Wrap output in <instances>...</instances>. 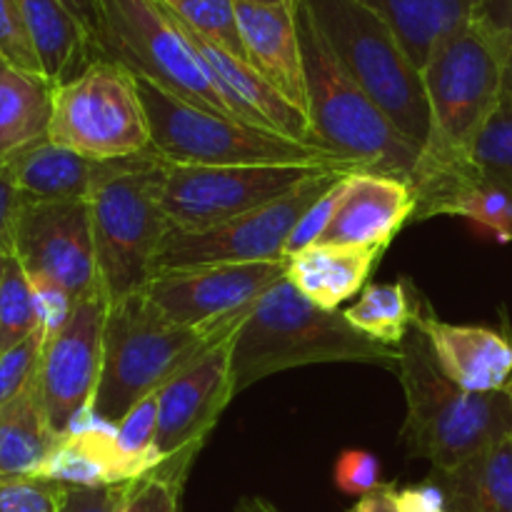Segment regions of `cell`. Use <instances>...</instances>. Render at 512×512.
Here are the masks:
<instances>
[{"label": "cell", "mask_w": 512, "mask_h": 512, "mask_svg": "<svg viewBox=\"0 0 512 512\" xmlns=\"http://www.w3.org/2000/svg\"><path fill=\"white\" fill-rule=\"evenodd\" d=\"M393 505L398 512H448L445 490L433 478L410 488H393Z\"/></svg>", "instance_id": "obj_40"}, {"label": "cell", "mask_w": 512, "mask_h": 512, "mask_svg": "<svg viewBox=\"0 0 512 512\" xmlns=\"http://www.w3.org/2000/svg\"><path fill=\"white\" fill-rule=\"evenodd\" d=\"M160 3L175 15L180 25L248 60L235 20V0H160Z\"/></svg>", "instance_id": "obj_31"}, {"label": "cell", "mask_w": 512, "mask_h": 512, "mask_svg": "<svg viewBox=\"0 0 512 512\" xmlns=\"http://www.w3.org/2000/svg\"><path fill=\"white\" fill-rule=\"evenodd\" d=\"M8 253H0V278H3V268H5V258H8Z\"/></svg>", "instance_id": "obj_46"}, {"label": "cell", "mask_w": 512, "mask_h": 512, "mask_svg": "<svg viewBox=\"0 0 512 512\" xmlns=\"http://www.w3.org/2000/svg\"><path fill=\"white\" fill-rule=\"evenodd\" d=\"M378 13L420 70L445 38L483 13L490 0H360Z\"/></svg>", "instance_id": "obj_25"}, {"label": "cell", "mask_w": 512, "mask_h": 512, "mask_svg": "<svg viewBox=\"0 0 512 512\" xmlns=\"http://www.w3.org/2000/svg\"><path fill=\"white\" fill-rule=\"evenodd\" d=\"M188 470V465L165 460L155 473L135 480L128 512H180V490Z\"/></svg>", "instance_id": "obj_33"}, {"label": "cell", "mask_w": 512, "mask_h": 512, "mask_svg": "<svg viewBox=\"0 0 512 512\" xmlns=\"http://www.w3.org/2000/svg\"><path fill=\"white\" fill-rule=\"evenodd\" d=\"M508 390H512V383H510V385H508Z\"/></svg>", "instance_id": "obj_48"}, {"label": "cell", "mask_w": 512, "mask_h": 512, "mask_svg": "<svg viewBox=\"0 0 512 512\" xmlns=\"http://www.w3.org/2000/svg\"><path fill=\"white\" fill-rule=\"evenodd\" d=\"M418 313V293L405 283L368 285L358 303L345 310V320L385 348H398L408 338Z\"/></svg>", "instance_id": "obj_29"}, {"label": "cell", "mask_w": 512, "mask_h": 512, "mask_svg": "<svg viewBox=\"0 0 512 512\" xmlns=\"http://www.w3.org/2000/svg\"><path fill=\"white\" fill-rule=\"evenodd\" d=\"M490 15L500 20L505 28L512 33V0H490L488 3ZM503 98H512V50H510V63H508V73H505V88H503Z\"/></svg>", "instance_id": "obj_44"}, {"label": "cell", "mask_w": 512, "mask_h": 512, "mask_svg": "<svg viewBox=\"0 0 512 512\" xmlns=\"http://www.w3.org/2000/svg\"><path fill=\"white\" fill-rule=\"evenodd\" d=\"M0 165H3V163H0Z\"/></svg>", "instance_id": "obj_49"}, {"label": "cell", "mask_w": 512, "mask_h": 512, "mask_svg": "<svg viewBox=\"0 0 512 512\" xmlns=\"http://www.w3.org/2000/svg\"><path fill=\"white\" fill-rule=\"evenodd\" d=\"M415 193L410 183L373 173L350 175V190L318 245L388 248L413 223Z\"/></svg>", "instance_id": "obj_21"}, {"label": "cell", "mask_w": 512, "mask_h": 512, "mask_svg": "<svg viewBox=\"0 0 512 512\" xmlns=\"http://www.w3.org/2000/svg\"><path fill=\"white\" fill-rule=\"evenodd\" d=\"M40 328L30 278L13 253H8L0 278V355L8 353Z\"/></svg>", "instance_id": "obj_30"}, {"label": "cell", "mask_w": 512, "mask_h": 512, "mask_svg": "<svg viewBox=\"0 0 512 512\" xmlns=\"http://www.w3.org/2000/svg\"><path fill=\"white\" fill-rule=\"evenodd\" d=\"M413 328L428 338L440 370L468 393H498L512 383V343L483 325L443 323L418 295Z\"/></svg>", "instance_id": "obj_18"}, {"label": "cell", "mask_w": 512, "mask_h": 512, "mask_svg": "<svg viewBox=\"0 0 512 512\" xmlns=\"http://www.w3.org/2000/svg\"><path fill=\"white\" fill-rule=\"evenodd\" d=\"M235 333L200 355L158 390V435L155 445L165 460L193 463L205 438L235 398Z\"/></svg>", "instance_id": "obj_16"}, {"label": "cell", "mask_w": 512, "mask_h": 512, "mask_svg": "<svg viewBox=\"0 0 512 512\" xmlns=\"http://www.w3.org/2000/svg\"><path fill=\"white\" fill-rule=\"evenodd\" d=\"M20 195L15 190L13 175H10L8 165H0V253L10 250V223H13L15 205H18Z\"/></svg>", "instance_id": "obj_41"}, {"label": "cell", "mask_w": 512, "mask_h": 512, "mask_svg": "<svg viewBox=\"0 0 512 512\" xmlns=\"http://www.w3.org/2000/svg\"><path fill=\"white\" fill-rule=\"evenodd\" d=\"M115 430L93 405L80 410L40 468L38 480L68 488H108L140 480L138 468L120 453Z\"/></svg>", "instance_id": "obj_20"}, {"label": "cell", "mask_w": 512, "mask_h": 512, "mask_svg": "<svg viewBox=\"0 0 512 512\" xmlns=\"http://www.w3.org/2000/svg\"><path fill=\"white\" fill-rule=\"evenodd\" d=\"M0 58H5L15 68L25 70V73L43 78L18 0H0Z\"/></svg>", "instance_id": "obj_37"}, {"label": "cell", "mask_w": 512, "mask_h": 512, "mask_svg": "<svg viewBox=\"0 0 512 512\" xmlns=\"http://www.w3.org/2000/svg\"><path fill=\"white\" fill-rule=\"evenodd\" d=\"M305 5L350 78L405 140L423 150L430 138L423 70L410 60L390 25L360 0H305Z\"/></svg>", "instance_id": "obj_7"}, {"label": "cell", "mask_w": 512, "mask_h": 512, "mask_svg": "<svg viewBox=\"0 0 512 512\" xmlns=\"http://www.w3.org/2000/svg\"><path fill=\"white\" fill-rule=\"evenodd\" d=\"M53 85L0 58V163L48 138Z\"/></svg>", "instance_id": "obj_27"}, {"label": "cell", "mask_w": 512, "mask_h": 512, "mask_svg": "<svg viewBox=\"0 0 512 512\" xmlns=\"http://www.w3.org/2000/svg\"><path fill=\"white\" fill-rule=\"evenodd\" d=\"M253 308L200 325H178L170 323L143 293L110 300L103 373L93 410L118 428L138 400L158 393L180 370L233 335Z\"/></svg>", "instance_id": "obj_3"}, {"label": "cell", "mask_w": 512, "mask_h": 512, "mask_svg": "<svg viewBox=\"0 0 512 512\" xmlns=\"http://www.w3.org/2000/svg\"><path fill=\"white\" fill-rule=\"evenodd\" d=\"M350 175H343V178H340L338 183L328 190V193L320 195V198L315 200L308 210H305L303 218L295 223L288 243H285V258L293 260L295 255H300L303 250L313 248V245H318L320 240H323V235L328 233L330 223H333V218L338 215L340 205H343L345 195H348Z\"/></svg>", "instance_id": "obj_34"}, {"label": "cell", "mask_w": 512, "mask_h": 512, "mask_svg": "<svg viewBox=\"0 0 512 512\" xmlns=\"http://www.w3.org/2000/svg\"><path fill=\"white\" fill-rule=\"evenodd\" d=\"M510 50L512 33L488 10L435 48L423 68L430 138L415 175L475 163L480 130L503 100Z\"/></svg>", "instance_id": "obj_1"}, {"label": "cell", "mask_w": 512, "mask_h": 512, "mask_svg": "<svg viewBox=\"0 0 512 512\" xmlns=\"http://www.w3.org/2000/svg\"><path fill=\"white\" fill-rule=\"evenodd\" d=\"M255 512H275V510H270V508H268V505L258 503V505H255Z\"/></svg>", "instance_id": "obj_47"}, {"label": "cell", "mask_w": 512, "mask_h": 512, "mask_svg": "<svg viewBox=\"0 0 512 512\" xmlns=\"http://www.w3.org/2000/svg\"><path fill=\"white\" fill-rule=\"evenodd\" d=\"M163 160L150 153L115 160L88 195L98 278L110 300L140 293L155 275V258L173 230L160 205Z\"/></svg>", "instance_id": "obj_6"}, {"label": "cell", "mask_w": 512, "mask_h": 512, "mask_svg": "<svg viewBox=\"0 0 512 512\" xmlns=\"http://www.w3.org/2000/svg\"><path fill=\"white\" fill-rule=\"evenodd\" d=\"M405 413L400 443L410 458L448 473L500 440L512 438V390L468 393L440 370L428 338L413 328L398 345Z\"/></svg>", "instance_id": "obj_2"}, {"label": "cell", "mask_w": 512, "mask_h": 512, "mask_svg": "<svg viewBox=\"0 0 512 512\" xmlns=\"http://www.w3.org/2000/svg\"><path fill=\"white\" fill-rule=\"evenodd\" d=\"M130 488L133 483L108 485V488H68L63 485L55 512H128Z\"/></svg>", "instance_id": "obj_39"}, {"label": "cell", "mask_w": 512, "mask_h": 512, "mask_svg": "<svg viewBox=\"0 0 512 512\" xmlns=\"http://www.w3.org/2000/svg\"><path fill=\"white\" fill-rule=\"evenodd\" d=\"M340 165H173L163 160L160 205L175 230H208L283 198ZM355 173V170H348Z\"/></svg>", "instance_id": "obj_11"}, {"label": "cell", "mask_w": 512, "mask_h": 512, "mask_svg": "<svg viewBox=\"0 0 512 512\" xmlns=\"http://www.w3.org/2000/svg\"><path fill=\"white\" fill-rule=\"evenodd\" d=\"M393 483H385L375 493L363 495L350 512H398L393 505Z\"/></svg>", "instance_id": "obj_43"}, {"label": "cell", "mask_w": 512, "mask_h": 512, "mask_svg": "<svg viewBox=\"0 0 512 512\" xmlns=\"http://www.w3.org/2000/svg\"><path fill=\"white\" fill-rule=\"evenodd\" d=\"M335 488L353 498H363V495L375 493L383 488V465H380L378 455L368 453V450L350 448L343 450L335 460L333 468Z\"/></svg>", "instance_id": "obj_36"}, {"label": "cell", "mask_w": 512, "mask_h": 512, "mask_svg": "<svg viewBox=\"0 0 512 512\" xmlns=\"http://www.w3.org/2000/svg\"><path fill=\"white\" fill-rule=\"evenodd\" d=\"M475 165L512 193V98H503L475 143Z\"/></svg>", "instance_id": "obj_32"}, {"label": "cell", "mask_w": 512, "mask_h": 512, "mask_svg": "<svg viewBox=\"0 0 512 512\" xmlns=\"http://www.w3.org/2000/svg\"><path fill=\"white\" fill-rule=\"evenodd\" d=\"M298 35L308 83V118L320 148L338 155L358 173L413 183L420 148L405 140L388 115L350 78L305 0L298 10Z\"/></svg>", "instance_id": "obj_5"}, {"label": "cell", "mask_w": 512, "mask_h": 512, "mask_svg": "<svg viewBox=\"0 0 512 512\" xmlns=\"http://www.w3.org/2000/svg\"><path fill=\"white\" fill-rule=\"evenodd\" d=\"M298 10L235 0V20L248 63L290 105L308 115V83L298 35Z\"/></svg>", "instance_id": "obj_19"}, {"label": "cell", "mask_w": 512, "mask_h": 512, "mask_svg": "<svg viewBox=\"0 0 512 512\" xmlns=\"http://www.w3.org/2000/svg\"><path fill=\"white\" fill-rule=\"evenodd\" d=\"M383 248L313 245L295 255L285 278L318 308L335 313L340 303L358 295L373 273Z\"/></svg>", "instance_id": "obj_24"}, {"label": "cell", "mask_w": 512, "mask_h": 512, "mask_svg": "<svg viewBox=\"0 0 512 512\" xmlns=\"http://www.w3.org/2000/svg\"><path fill=\"white\" fill-rule=\"evenodd\" d=\"M180 28H183L185 38L190 40L195 53H198V58L203 60L205 70L210 73L215 88L223 95L235 118L243 120V123L258 125V128H268L273 133L285 135V138L298 140V143L320 148L313 128H310L308 115H303L295 105H290L248 60L238 58L230 50H225L223 45L203 38V35L185 28V25H180Z\"/></svg>", "instance_id": "obj_17"}, {"label": "cell", "mask_w": 512, "mask_h": 512, "mask_svg": "<svg viewBox=\"0 0 512 512\" xmlns=\"http://www.w3.org/2000/svg\"><path fill=\"white\" fill-rule=\"evenodd\" d=\"M108 308L110 298L98 283L75 300L63 328L43 343L35 385L45 415L58 435L70 428L80 410L93 405L103 373Z\"/></svg>", "instance_id": "obj_14"}, {"label": "cell", "mask_w": 512, "mask_h": 512, "mask_svg": "<svg viewBox=\"0 0 512 512\" xmlns=\"http://www.w3.org/2000/svg\"><path fill=\"white\" fill-rule=\"evenodd\" d=\"M290 260L225 263L153 275L140 293L178 325H200L253 308L288 275Z\"/></svg>", "instance_id": "obj_15"}, {"label": "cell", "mask_w": 512, "mask_h": 512, "mask_svg": "<svg viewBox=\"0 0 512 512\" xmlns=\"http://www.w3.org/2000/svg\"><path fill=\"white\" fill-rule=\"evenodd\" d=\"M63 485L45 480H3L0 512H55Z\"/></svg>", "instance_id": "obj_38"}, {"label": "cell", "mask_w": 512, "mask_h": 512, "mask_svg": "<svg viewBox=\"0 0 512 512\" xmlns=\"http://www.w3.org/2000/svg\"><path fill=\"white\" fill-rule=\"evenodd\" d=\"M245 3H260V5H285V8H300L303 0H245Z\"/></svg>", "instance_id": "obj_45"}, {"label": "cell", "mask_w": 512, "mask_h": 512, "mask_svg": "<svg viewBox=\"0 0 512 512\" xmlns=\"http://www.w3.org/2000/svg\"><path fill=\"white\" fill-rule=\"evenodd\" d=\"M43 343L45 333L43 328H38L23 343H18L8 353L0 355V408L8 405L13 398H18L35 380L40 355H43Z\"/></svg>", "instance_id": "obj_35"}, {"label": "cell", "mask_w": 512, "mask_h": 512, "mask_svg": "<svg viewBox=\"0 0 512 512\" xmlns=\"http://www.w3.org/2000/svg\"><path fill=\"white\" fill-rule=\"evenodd\" d=\"M25 200H88L115 160H93L43 138L5 160Z\"/></svg>", "instance_id": "obj_22"}, {"label": "cell", "mask_w": 512, "mask_h": 512, "mask_svg": "<svg viewBox=\"0 0 512 512\" xmlns=\"http://www.w3.org/2000/svg\"><path fill=\"white\" fill-rule=\"evenodd\" d=\"M48 140L93 160L150 153V123L135 75L115 60H95L53 88Z\"/></svg>", "instance_id": "obj_10"}, {"label": "cell", "mask_w": 512, "mask_h": 512, "mask_svg": "<svg viewBox=\"0 0 512 512\" xmlns=\"http://www.w3.org/2000/svg\"><path fill=\"white\" fill-rule=\"evenodd\" d=\"M10 253L30 280L55 285L73 303L100 283L88 200L20 198L10 223Z\"/></svg>", "instance_id": "obj_13"}, {"label": "cell", "mask_w": 512, "mask_h": 512, "mask_svg": "<svg viewBox=\"0 0 512 512\" xmlns=\"http://www.w3.org/2000/svg\"><path fill=\"white\" fill-rule=\"evenodd\" d=\"M140 98L150 123V148L160 160L173 165H340L353 170L333 153L315 145L243 123L238 118L210 113L175 98L168 90L143 78ZM358 173V170H355Z\"/></svg>", "instance_id": "obj_8"}, {"label": "cell", "mask_w": 512, "mask_h": 512, "mask_svg": "<svg viewBox=\"0 0 512 512\" xmlns=\"http://www.w3.org/2000/svg\"><path fill=\"white\" fill-rule=\"evenodd\" d=\"M58 440L33 380L18 398L0 408V483L38 480Z\"/></svg>", "instance_id": "obj_26"}, {"label": "cell", "mask_w": 512, "mask_h": 512, "mask_svg": "<svg viewBox=\"0 0 512 512\" xmlns=\"http://www.w3.org/2000/svg\"><path fill=\"white\" fill-rule=\"evenodd\" d=\"M60 3L85 25V30L98 40L100 50H103V43H100V40H103V20H100L98 0H60Z\"/></svg>", "instance_id": "obj_42"}, {"label": "cell", "mask_w": 512, "mask_h": 512, "mask_svg": "<svg viewBox=\"0 0 512 512\" xmlns=\"http://www.w3.org/2000/svg\"><path fill=\"white\" fill-rule=\"evenodd\" d=\"M98 5L105 58L185 103L235 118L178 20L160 0H98Z\"/></svg>", "instance_id": "obj_9"}, {"label": "cell", "mask_w": 512, "mask_h": 512, "mask_svg": "<svg viewBox=\"0 0 512 512\" xmlns=\"http://www.w3.org/2000/svg\"><path fill=\"white\" fill-rule=\"evenodd\" d=\"M43 78L53 88L70 83L95 60H108L98 40L60 0H18Z\"/></svg>", "instance_id": "obj_23"}, {"label": "cell", "mask_w": 512, "mask_h": 512, "mask_svg": "<svg viewBox=\"0 0 512 512\" xmlns=\"http://www.w3.org/2000/svg\"><path fill=\"white\" fill-rule=\"evenodd\" d=\"M433 480L445 490L448 512H512V438Z\"/></svg>", "instance_id": "obj_28"}, {"label": "cell", "mask_w": 512, "mask_h": 512, "mask_svg": "<svg viewBox=\"0 0 512 512\" xmlns=\"http://www.w3.org/2000/svg\"><path fill=\"white\" fill-rule=\"evenodd\" d=\"M398 348H385L355 330L343 313L310 303L288 278L255 303L235 330V395L280 370L310 363H368L398 370Z\"/></svg>", "instance_id": "obj_4"}, {"label": "cell", "mask_w": 512, "mask_h": 512, "mask_svg": "<svg viewBox=\"0 0 512 512\" xmlns=\"http://www.w3.org/2000/svg\"><path fill=\"white\" fill-rule=\"evenodd\" d=\"M348 170H328L283 198L208 230H170L155 258V275L225 263H270L285 258V243L305 210Z\"/></svg>", "instance_id": "obj_12"}]
</instances>
